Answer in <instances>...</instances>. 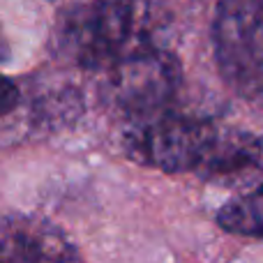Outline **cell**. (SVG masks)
<instances>
[{
  "label": "cell",
  "instance_id": "6da1fadb",
  "mask_svg": "<svg viewBox=\"0 0 263 263\" xmlns=\"http://www.w3.org/2000/svg\"><path fill=\"white\" fill-rule=\"evenodd\" d=\"M148 0H92L72 7L58 23V51L83 69H111L153 42Z\"/></svg>",
  "mask_w": 263,
  "mask_h": 263
},
{
  "label": "cell",
  "instance_id": "8992f818",
  "mask_svg": "<svg viewBox=\"0 0 263 263\" xmlns=\"http://www.w3.org/2000/svg\"><path fill=\"white\" fill-rule=\"evenodd\" d=\"M256 173H263V134L219 127L199 176L208 180H229Z\"/></svg>",
  "mask_w": 263,
  "mask_h": 263
},
{
  "label": "cell",
  "instance_id": "277c9868",
  "mask_svg": "<svg viewBox=\"0 0 263 263\" xmlns=\"http://www.w3.org/2000/svg\"><path fill=\"white\" fill-rule=\"evenodd\" d=\"M106 100L132 120L168 111L182 86L180 63L162 46L136 51L106 69Z\"/></svg>",
  "mask_w": 263,
  "mask_h": 263
},
{
  "label": "cell",
  "instance_id": "3957f363",
  "mask_svg": "<svg viewBox=\"0 0 263 263\" xmlns=\"http://www.w3.org/2000/svg\"><path fill=\"white\" fill-rule=\"evenodd\" d=\"M213 46L227 86L242 100L263 102V0H219Z\"/></svg>",
  "mask_w": 263,
  "mask_h": 263
},
{
  "label": "cell",
  "instance_id": "52a82bcc",
  "mask_svg": "<svg viewBox=\"0 0 263 263\" xmlns=\"http://www.w3.org/2000/svg\"><path fill=\"white\" fill-rule=\"evenodd\" d=\"M217 224L236 236L263 238V182L224 203L217 213Z\"/></svg>",
  "mask_w": 263,
  "mask_h": 263
},
{
  "label": "cell",
  "instance_id": "7a4b0ae2",
  "mask_svg": "<svg viewBox=\"0 0 263 263\" xmlns=\"http://www.w3.org/2000/svg\"><path fill=\"white\" fill-rule=\"evenodd\" d=\"M217 132L219 127L210 120L168 109L148 118L132 120L123 141L127 155L139 164L168 173H199Z\"/></svg>",
  "mask_w": 263,
  "mask_h": 263
},
{
  "label": "cell",
  "instance_id": "5b68a950",
  "mask_svg": "<svg viewBox=\"0 0 263 263\" xmlns=\"http://www.w3.org/2000/svg\"><path fill=\"white\" fill-rule=\"evenodd\" d=\"M3 263H83L77 245L49 219L9 215L3 222Z\"/></svg>",
  "mask_w": 263,
  "mask_h": 263
}]
</instances>
